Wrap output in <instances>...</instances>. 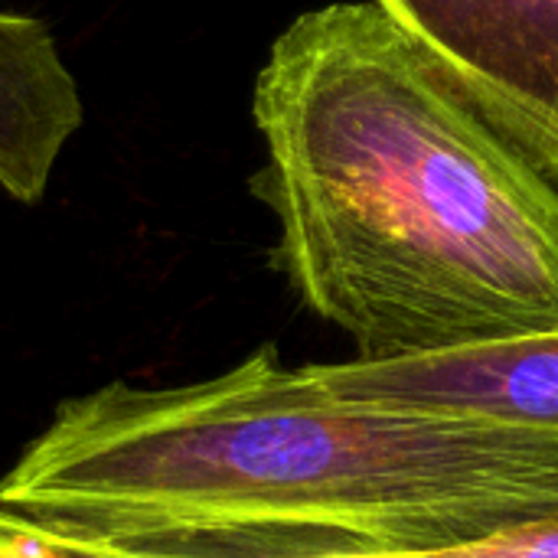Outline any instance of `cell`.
I'll use <instances>...</instances> for the list:
<instances>
[{
    "mask_svg": "<svg viewBox=\"0 0 558 558\" xmlns=\"http://www.w3.org/2000/svg\"><path fill=\"white\" fill-rule=\"evenodd\" d=\"M558 183V0H369Z\"/></svg>",
    "mask_w": 558,
    "mask_h": 558,
    "instance_id": "3957f363",
    "label": "cell"
},
{
    "mask_svg": "<svg viewBox=\"0 0 558 558\" xmlns=\"http://www.w3.org/2000/svg\"><path fill=\"white\" fill-rule=\"evenodd\" d=\"M43 536L65 549H78L95 558H405V556H320V553H271L232 543L206 530H121V533H49Z\"/></svg>",
    "mask_w": 558,
    "mask_h": 558,
    "instance_id": "8992f818",
    "label": "cell"
},
{
    "mask_svg": "<svg viewBox=\"0 0 558 558\" xmlns=\"http://www.w3.org/2000/svg\"><path fill=\"white\" fill-rule=\"evenodd\" d=\"M0 558H43L39 536L26 526H0Z\"/></svg>",
    "mask_w": 558,
    "mask_h": 558,
    "instance_id": "ba28073f",
    "label": "cell"
},
{
    "mask_svg": "<svg viewBox=\"0 0 558 558\" xmlns=\"http://www.w3.org/2000/svg\"><path fill=\"white\" fill-rule=\"evenodd\" d=\"M298 379L330 399L558 435V330L386 363H311Z\"/></svg>",
    "mask_w": 558,
    "mask_h": 558,
    "instance_id": "277c9868",
    "label": "cell"
},
{
    "mask_svg": "<svg viewBox=\"0 0 558 558\" xmlns=\"http://www.w3.org/2000/svg\"><path fill=\"white\" fill-rule=\"evenodd\" d=\"M78 124V85L49 29L0 13V186L20 203H39Z\"/></svg>",
    "mask_w": 558,
    "mask_h": 558,
    "instance_id": "5b68a950",
    "label": "cell"
},
{
    "mask_svg": "<svg viewBox=\"0 0 558 558\" xmlns=\"http://www.w3.org/2000/svg\"><path fill=\"white\" fill-rule=\"evenodd\" d=\"M49 533L206 530L320 556H422L558 510V435L307 389L275 347L183 386L75 396L0 481Z\"/></svg>",
    "mask_w": 558,
    "mask_h": 558,
    "instance_id": "7a4b0ae2",
    "label": "cell"
},
{
    "mask_svg": "<svg viewBox=\"0 0 558 558\" xmlns=\"http://www.w3.org/2000/svg\"><path fill=\"white\" fill-rule=\"evenodd\" d=\"M405 558H558V510L526 520L520 526H510L481 543Z\"/></svg>",
    "mask_w": 558,
    "mask_h": 558,
    "instance_id": "52a82bcc",
    "label": "cell"
},
{
    "mask_svg": "<svg viewBox=\"0 0 558 558\" xmlns=\"http://www.w3.org/2000/svg\"><path fill=\"white\" fill-rule=\"evenodd\" d=\"M252 114L275 265L353 360L558 330V183L376 3L301 13Z\"/></svg>",
    "mask_w": 558,
    "mask_h": 558,
    "instance_id": "6da1fadb",
    "label": "cell"
}]
</instances>
